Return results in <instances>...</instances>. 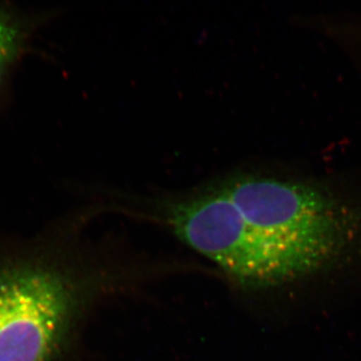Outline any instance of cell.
I'll return each instance as SVG.
<instances>
[{
  "mask_svg": "<svg viewBox=\"0 0 361 361\" xmlns=\"http://www.w3.org/2000/svg\"><path fill=\"white\" fill-rule=\"evenodd\" d=\"M220 187L293 280L336 265L361 246V201L329 183L242 175Z\"/></svg>",
  "mask_w": 361,
  "mask_h": 361,
  "instance_id": "1",
  "label": "cell"
},
{
  "mask_svg": "<svg viewBox=\"0 0 361 361\" xmlns=\"http://www.w3.org/2000/svg\"><path fill=\"white\" fill-rule=\"evenodd\" d=\"M169 225L185 244L249 287L293 281L283 260L248 224L220 186L173 204Z\"/></svg>",
  "mask_w": 361,
  "mask_h": 361,
  "instance_id": "3",
  "label": "cell"
},
{
  "mask_svg": "<svg viewBox=\"0 0 361 361\" xmlns=\"http://www.w3.org/2000/svg\"><path fill=\"white\" fill-rule=\"evenodd\" d=\"M30 23L20 11L0 4V85L30 39Z\"/></svg>",
  "mask_w": 361,
  "mask_h": 361,
  "instance_id": "4",
  "label": "cell"
},
{
  "mask_svg": "<svg viewBox=\"0 0 361 361\" xmlns=\"http://www.w3.org/2000/svg\"><path fill=\"white\" fill-rule=\"evenodd\" d=\"M80 287L37 234L0 244V361H54L77 316Z\"/></svg>",
  "mask_w": 361,
  "mask_h": 361,
  "instance_id": "2",
  "label": "cell"
}]
</instances>
